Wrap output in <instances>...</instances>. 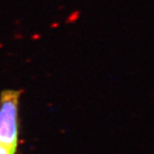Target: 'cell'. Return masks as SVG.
I'll use <instances>...</instances> for the list:
<instances>
[{
	"mask_svg": "<svg viewBox=\"0 0 154 154\" xmlns=\"http://www.w3.org/2000/svg\"><path fill=\"white\" fill-rule=\"evenodd\" d=\"M20 90L0 93V144L17 151L19 146V105Z\"/></svg>",
	"mask_w": 154,
	"mask_h": 154,
	"instance_id": "obj_1",
	"label": "cell"
},
{
	"mask_svg": "<svg viewBox=\"0 0 154 154\" xmlns=\"http://www.w3.org/2000/svg\"><path fill=\"white\" fill-rule=\"evenodd\" d=\"M0 154H16V151L0 144Z\"/></svg>",
	"mask_w": 154,
	"mask_h": 154,
	"instance_id": "obj_2",
	"label": "cell"
}]
</instances>
